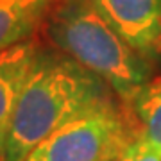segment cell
<instances>
[{
	"label": "cell",
	"mask_w": 161,
	"mask_h": 161,
	"mask_svg": "<svg viewBox=\"0 0 161 161\" xmlns=\"http://www.w3.org/2000/svg\"><path fill=\"white\" fill-rule=\"evenodd\" d=\"M47 34L61 52L109 82L124 104L150 80L152 63L118 34L92 0H56Z\"/></svg>",
	"instance_id": "cell-2"
},
{
	"label": "cell",
	"mask_w": 161,
	"mask_h": 161,
	"mask_svg": "<svg viewBox=\"0 0 161 161\" xmlns=\"http://www.w3.org/2000/svg\"><path fill=\"white\" fill-rule=\"evenodd\" d=\"M116 161H161V156L136 136V140L124 150V154Z\"/></svg>",
	"instance_id": "cell-8"
},
{
	"label": "cell",
	"mask_w": 161,
	"mask_h": 161,
	"mask_svg": "<svg viewBox=\"0 0 161 161\" xmlns=\"http://www.w3.org/2000/svg\"><path fill=\"white\" fill-rule=\"evenodd\" d=\"M118 34L149 63L161 58V0H92Z\"/></svg>",
	"instance_id": "cell-4"
},
{
	"label": "cell",
	"mask_w": 161,
	"mask_h": 161,
	"mask_svg": "<svg viewBox=\"0 0 161 161\" xmlns=\"http://www.w3.org/2000/svg\"><path fill=\"white\" fill-rule=\"evenodd\" d=\"M138 138L161 156V77L140 86L125 102Z\"/></svg>",
	"instance_id": "cell-6"
},
{
	"label": "cell",
	"mask_w": 161,
	"mask_h": 161,
	"mask_svg": "<svg viewBox=\"0 0 161 161\" xmlns=\"http://www.w3.org/2000/svg\"><path fill=\"white\" fill-rule=\"evenodd\" d=\"M36 52L38 45L31 38L0 52V161L6 150L13 116L32 70Z\"/></svg>",
	"instance_id": "cell-5"
},
{
	"label": "cell",
	"mask_w": 161,
	"mask_h": 161,
	"mask_svg": "<svg viewBox=\"0 0 161 161\" xmlns=\"http://www.w3.org/2000/svg\"><path fill=\"white\" fill-rule=\"evenodd\" d=\"M138 132L124 102L93 111L50 134L25 161H116Z\"/></svg>",
	"instance_id": "cell-3"
},
{
	"label": "cell",
	"mask_w": 161,
	"mask_h": 161,
	"mask_svg": "<svg viewBox=\"0 0 161 161\" xmlns=\"http://www.w3.org/2000/svg\"><path fill=\"white\" fill-rule=\"evenodd\" d=\"M109 82L61 50L40 48L7 134L2 161H25L31 150L70 122L122 104Z\"/></svg>",
	"instance_id": "cell-1"
},
{
	"label": "cell",
	"mask_w": 161,
	"mask_h": 161,
	"mask_svg": "<svg viewBox=\"0 0 161 161\" xmlns=\"http://www.w3.org/2000/svg\"><path fill=\"white\" fill-rule=\"evenodd\" d=\"M40 20L23 9L18 0H0V52L29 40Z\"/></svg>",
	"instance_id": "cell-7"
},
{
	"label": "cell",
	"mask_w": 161,
	"mask_h": 161,
	"mask_svg": "<svg viewBox=\"0 0 161 161\" xmlns=\"http://www.w3.org/2000/svg\"><path fill=\"white\" fill-rule=\"evenodd\" d=\"M56 0H18V4L25 9L27 13H31L34 18L38 20H43V16L47 14V11L52 7Z\"/></svg>",
	"instance_id": "cell-9"
}]
</instances>
